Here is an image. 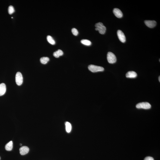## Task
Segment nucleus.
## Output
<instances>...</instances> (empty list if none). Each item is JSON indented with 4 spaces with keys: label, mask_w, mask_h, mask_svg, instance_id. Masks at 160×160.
<instances>
[{
    "label": "nucleus",
    "mask_w": 160,
    "mask_h": 160,
    "mask_svg": "<svg viewBox=\"0 0 160 160\" xmlns=\"http://www.w3.org/2000/svg\"><path fill=\"white\" fill-rule=\"evenodd\" d=\"M95 26L96 27L95 30L96 31H98L100 34L103 35L105 33L106 28V27L103 25V23L101 22H98L95 24Z\"/></svg>",
    "instance_id": "obj_1"
},
{
    "label": "nucleus",
    "mask_w": 160,
    "mask_h": 160,
    "mask_svg": "<svg viewBox=\"0 0 160 160\" xmlns=\"http://www.w3.org/2000/svg\"><path fill=\"white\" fill-rule=\"evenodd\" d=\"M88 69L90 71L93 72L102 71L104 70V68L103 67L93 65H89L88 67Z\"/></svg>",
    "instance_id": "obj_2"
},
{
    "label": "nucleus",
    "mask_w": 160,
    "mask_h": 160,
    "mask_svg": "<svg viewBox=\"0 0 160 160\" xmlns=\"http://www.w3.org/2000/svg\"><path fill=\"white\" fill-rule=\"evenodd\" d=\"M151 106L150 103L147 102H143L138 103L136 105V107L138 109H149L151 108Z\"/></svg>",
    "instance_id": "obj_3"
},
{
    "label": "nucleus",
    "mask_w": 160,
    "mask_h": 160,
    "mask_svg": "<svg viewBox=\"0 0 160 160\" xmlns=\"http://www.w3.org/2000/svg\"><path fill=\"white\" fill-rule=\"evenodd\" d=\"M107 59L108 62L110 63H115L116 62V56L113 53L111 52H109L107 54Z\"/></svg>",
    "instance_id": "obj_4"
},
{
    "label": "nucleus",
    "mask_w": 160,
    "mask_h": 160,
    "mask_svg": "<svg viewBox=\"0 0 160 160\" xmlns=\"http://www.w3.org/2000/svg\"><path fill=\"white\" fill-rule=\"evenodd\" d=\"M16 81L18 85L20 86L22 85L23 82V78L22 74L19 72L17 73L16 76Z\"/></svg>",
    "instance_id": "obj_5"
},
{
    "label": "nucleus",
    "mask_w": 160,
    "mask_h": 160,
    "mask_svg": "<svg viewBox=\"0 0 160 160\" xmlns=\"http://www.w3.org/2000/svg\"><path fill=\"white\" fill-rule=\"evenodd\" d=\"M117 35L118 38L121 42L124 43L126 41V38L124 33L120 30H119L117 31Z\"/></svg>",
    "instance_id": "obj_6"
},
{
    "label": "nucleus",
    "mask_w": 160,
    "mask_h": 160,
    "mask_svg": "<svg viewBox=\"0 0 160 160\" xmlns=\"http://www.w3.org/2000/svg\"><path fill=\"white\" fill-rule=\"evenodd\" d=\"M113 12L115 16L118 18H121L123 17V13L120 10L117 8L114 9L113 10Z\"/></svg>",
    "instance_id": "obj_7"
},
{
    "label": "nucleus",
    "mask_w": 160,
    "mask_h": 160,
    "mask_svg": "<svg viewBox=\"0 0 160 160\" xmlns=\"http://www.w3.org/2000/svg\"><path fill=\"white\" fill-rule=\"evenodd\" d=\"M144 22L146 25L150 28L154 27L156 24V21H155L146 20Z\"/></svg>",
    "instance_id": "obj_8"
},
{
    "label": "nucleus",
    "mask_w": 160,
    "mask_h": 160,
    "mask_svg": "<svg viewBox=\"0 0 160 160\" xmlns=\"http://www.w3.org/2000/svg\"><path fill=\"white\" fill-rule=\"evenodd\" d=\"M19 150L21 155H23L28 153L29 151V149L28 147L23 146L20 148Z\"/></svg>",
    "instance_id": "obj_9"
},
{
    "label": "nucleus",
    "mask_w": 160,
    "mask_h": 160,
    "mask_svg": "<svg viewBox=\"0 0 160 160\" xmlns=\"http://www.w3.org/2000/svg\"><path fill=\"white\" fill-rule=\"evenodd\" d=\"M6 86L5 84L2 83L0 84V96L4 95L6 91Z\"/></svg>",
    "instance_id": "obj_10"
},
{
    "label": "nucleus",
    "mask_w": 160,
    "mask_h": 160,
    "mask_svg": "<svg viewBox=\"0 0 160 160\" xmlns=\"http://www.w3.org/2000/svg\"><path fill=\"white\" fill-rule=\"evenodd\" d=\"M126 76L127 78H135L137 76V74L135 71H129L127 73Z\"/></svg>",
    "instance_id": "obj_11"
},
{
    "label": "nucleus",
    "mask_w": 160,
    "mask_h": 160,
    "mask_svg": "<svg viewBox=\"0 0 160 160\" xmlns=\"http://www.w3.org/2000/svg\"><path fill=\"white\" fill-rule=\"evenodd\" d=\"M13 148V143L12 141H10L6 145L5 149L7 151H10Z\"/></svg>",
    "instance_id": "obj_12"
},
{
    "label": "nucleus",
    "mask_w": 160,
    "mask_h": 160,
    "mask_svg": "<svg viewBox=\"0 0 160 160\" xmlns=\"http://www.w3.org/2000/svg\"><path fill=\"white\" fill-rule=\"evenodd\" d=\"M63 53L62 50H58L57 51L53 53V56L56 58H58L59 56H62L63 55Z\"/></svg>",
    "instance_id": "obj_13"
},
{
    "label": "nucleus",
    "mask_w": 160,
    "mask_h": 160,
    "mask_svg": "<svg viewBox=\"0 0 160 160\" xmlns=\"http://www.w3.org/2000/svg\"><path fill=\"white\" fill-rule=\"evenodd\" d=\"M66 130V131L69 133L71 131V124L69 122H66L65 123Z\"/></svg>",
    "instance_id": "obj_14"
},
{
    "label": "nucleus",
    "mask_w": 160,
    "mask_h": 160,
    "mask_svg": "<svg viewBox=\"0 0 160 160\" xmlns=\"http://www.w3.org/2000/svg\"><path fill=\"white\" fill-rule=\"evenodd\" d=\"M49 61V58L48 57H43L40 59L41 63L42 64H46Z\"/></svg>",
    "instance_id": "obj_15"
},
{
    "label": "nucleus",
    "mask_w": 160,
    "mask_h": 160,
    "mask_svg": "<svg viewBox=\"0 0 160 160\" xmlns=\"http://www.w3.org/2000/svg\"><path fill=\"white\" fill-rule=\"evenodd\" d=\"M47 38L48 42L50 44H52V45H54V44H55L56 43H55V41L52 36L49 35L47 36Z\"/></svg>",
    "instance_id": "obj_16"
},
{
    "label": "nucleus",
    "mask_w": 160,
    "mask_h": 160,
    "mask_svg": "<svg viewBox=\"0 0 160 160\" xmlns=\"http://www.w3.org/2000/svg\"><path fill=\"white\" fill-rule=\"evenodd\" d=\"M81 43L86 45L90 46L91 44V42L89 40L83 39L81 41Z\"/></svg>",
    "instance_id": "obj_17"
},
{
    "label": "nucleus",
    "mask_w": 160,
    "mask_h": 160,
    "mask_svg": "<svg viewBox=\"0 0 160 160\" xmlns=\"http://www.w3.org/2000/svg\"><path fill=\"white\" fill-rule=\"evenodd\" d=\"M15 11L14 9L12 6L10 5L9 6V9H8V12L10 14H12L13 13L15 12Z\"/></svg>",
    "instance_id": "obj_18"
},
{
    "label": "nucleus",
    "mask_w": 160,
    "mask_h": 160,
    "mask_svg": "<svg viewBox=\"0 0 160 160\" xmlns=\"http://www.w3.org/2000/svg\"><path fill=\"white\" fill-rule=\"evenodd\" d=\"M72 32L73 35L75 36H77L78 35V32L77 29L75 28H73L71 30Z\"/></svg>",
    "instance_id": "obj_19"
},
{
    "label": "nucleus",
    "mask_w": 160,
    "mask_h": 160,
    "mask_svg": "<svg viewBox=\"0 0 160 160\" xmlns=\"http://www.w3.org/2000/svg\"><path fill=\"white\" fill-rule=\"evenodd\" d=\"M144 160H154L153 157L151 156H147L145 158Z\"/></svg>",
    "instance_id": "obj_20"
},
{
    "label": "nucleus",
    "mask_w": 160,
    "mask_h": 160,
    "mask_svg": "<svg viewBox=\"0 0 160 160\" xmlns=\"http://www.w3.org/2000/svg\"><path fill=\"white\" fill-rule=\"evenodd\" d=\"M159 81L160 82V76H159Z\"/></svg>",
    "instance_id": "obj_21"
},
{
    "label": "nucleus",
    "mask_w": 160,
    "mask_h": 160,
    "mask_svg": "<svg viewBox=\"0 0 160 160\" xmlns=\"http://www.w3.org/2000/svg\"><path fill=\"white\" fill-rule=\"evenodd\" d=\"M20 145L22 146V144H20Z\"/></svg>",
    "instance_id": "obj_22"
},
{
    "label": "nucleus",
    "mask_w": 160,
    "mask_h": 160,
    "mask_svg": "<svg viewBox=\"0 0 160 160\" xmlns=\"http://www.w3.org/2000/svg\"></svg>",
    "instance_id": "obj_23"
}]
</instances>
